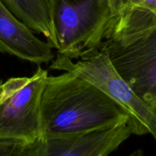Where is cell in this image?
<instances>
[{
  "label": "cell",
  "instance_id": "obj_1",
  "mask_svg": "<svg viewBox=\"0 0 156 156\" xmlns=\"http://www.w3.org/2000/svg\"><path fill=\"white\" fill-rule=\"evenodd\" d=\"M41 117L43 135L90 132L129 121L126 111L106 93L69 72L48 76Z\"/></svg>",
  "mask_w": 156,
  "mask_h": 156
},
{
  "label": "cell",
  "instance_id": "obj_2",
  "mask_svg": "<svg viewBox=\"0 0 156 156\" xmlns=\"http://www.w3.org/2000/svg\"><path fill=\"white\" fill-rule=\"evenodd\" d=\"M101 46L119 74L156 111V13L121 5L120 17Z\"/></svg>",
  "mask_w": 156,
  "mask_h": 156
},
{
  "label": "cell",
  "instance_id": "obj_3",
  "mask_svg": "<svg viewBox=\"0 0 156 156\" xmlns=\"http://www.w3.org/2000/svg\"><path fill=\"white\" fill-rule=\"evenodd\" d=\"M120 0H52L57 53L79 59L98 50L120 17Z\"/></svg>",
  "mask_w": 156,
  "mask_h": 156
},
{
  "label": "cell",
  "instance_id": "obj_4",
  "mask_svg": "<svg viewBox=\"0 0 156 156\" xmlns=\"http://www.w3.org/2000/svg\"><path fill=\"white\" fill-rule=\"evenodd\" d=\"M50 69L69 72L93 83L126 111L133 133H150L156 140V111L145 104L119 74L104 46L77 62L57 53Z\"/></svg>",
  "mask_w": 156,
  "mask_h": 156
},
{
  "label": "cell",
  "instance_id": "obj_5",
  "mask_svg": "<svg viewBox=\"0 0 156 156\" xmlns=\"http://www.w3.org/2000/svg\"><path fill=\"white\" fill-rule=\"evenodd\" d=\"M48 72L38 66L30 77L0 84V139L32 143L43 136L41 99Z\"/></svg>",
  "mask_w": 156,
  "mask_h": 156
},
{
  "label": "cell",
  "instance_id": "obj_6",
  "mask_svg": "<svg viewBox=\"0 0 156 156\" xmlns=\"http://www.w3.org/2000/svg\"><path fill=\"white\" fill-rule=\"evenodd\" d=\"M133 133L129 122L105 129L43 135L29 148L32 156H108Z\"/></svg>",
  "mask_w": 156,
  "mask_h": 156
},
{
  "label": "cell",
  "instance_id": "obj_7",
  "mask_svg": "<svg viewBox=\"0 0 156 156\" xmlns=\"http://www.w3.org/2000/svg\"><path fill=\"white\" fill-rule=\"evenodd\" d=\"M53 47L37 37L0 0V52L41 66L54 59Z\"/></svg>",
  "mask_w": 156,
  "mask_h": 156
},
{
  "label": "cell",
  "instance_id": "obj_8",
  "mask_svg": "<svg viewBox=\"0 0 156 156\" xmlns=\"http://www.w3.org/2000/svg\"><path fill=\"white\" fill-rule=\"evenodd\" d=\"M9 10L32 30L44 35L53 48L57 41L52 21V0H2Z\"/></svg>",
  "mask_w": 156,
  "mask_h": 156
},
{
  "label": "cell",
  "instance_id": "obj_9",
  "mask_svg": "<svg viewBox=\"0 0 156 156\" xmlns=\"http://www.w3.org/2000/svg\"><path fill=\"white\" fill-rule=\"evenodd\" d=\"M0 156H32L29 143L20 140L0 139Z\"/></svg>",
  "mask_w": 156,
  "mask_h": 156
},
{
  "label": "cell",
  "instance_id": "obj_10",
  "mask_svg": "<svg viewBox=\"0 0 156 156\" xmlns=\"http://www.w3.org/2000/svg\"><path fill=\"white\" fill-rule=\"evenodd\" d=\"M120 5H129L149 9L156 13V0H120Z\"/></svg>",
  "mask_w": 156,
  "mask_h": 156
},
{
  "label": "cell",
  "instance_id": "obj_11",
  "mask_svg": "<svg viewBox=\"0 0 156 156\" xmlns=\"http://www.w3.org/2000/svg\"><path fill=\"white\" fill-rule=\"evenodd\" d=\"M129 156H144V152L142 149H137L134 151L133 153H131Z\"/></svg>",
  "mask_w": 156,
  "mask_h": 156
}]
</instances>
